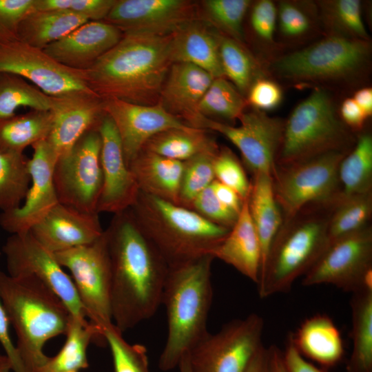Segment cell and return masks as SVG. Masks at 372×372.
<instances>
[{"label":"cell","instance_id":"cell-1","mask_svg":"<svg viewBox=\"0 0 372 372\" xmlns=\"http://www.w3.org/2000/svg\"><path fill=\"white\" fill-rule=\"evenodd\" d=\"M105 232L112 322L123 333L152 318L161 305L169 266L128 209L115 214Z\"/></svg>","mask_w":372,"mask_h":372},{"label":"cell","instance_id":"cell-2","mask_svg":"<svg viewBox=\"0 0 372 372\" xmlns=\"http://www.w3.org/2000/svg\"><path fill=\"white\" fill-rule=\"evenodd\" d=\"M172 34H125L86 70L89 88L103 101L158 104L172 61Z\"/></svg>","mask_w":372,"mask_h":372},{"label":"cell","instance_id":"cell-3","mask_svg":"<svg viewBox=\"0 0 372 372\" xmlns=\"http://www.w3.org/2000/svg\"><path fill=\"white\" fill-rule=\"evenodd\" d=\"M211 256L169 267L161 298L167 314V333L158 366L178 367L182 357L207 333L213 298Z\"/></svg>","mask_w":372,"mask_h":372},{"label":"cell","instance_id":"cell-4","mask_svg":"<svg viewBox=\"0 0 372 372\" xmlns=\"http://www.w3.org/2000/svg\"><path fill=\"white\" fill-rule=\"evenodd\" d=\"M0 299L14 327L16 348L26 372L47 360L45 344L65 335L71 314L63 301L33 276L11 277L0 270Z\"/></svg>","mask_w":372,"mask_h":372},{"label":"cell","instance_id":"cell-5","mask_svg":"<svg viewBox=\"0 0 372 372\" xmlns=\"http://www.w3.org/2000/svg\"><path fill=\"white\" fill-rule=\"evenodd\" d=\"M129 209L169 267L211 256L230 230L191 209L141 192Z\"/></svg>","mask_w":372,"mask_h":372},{"label":"cell","instance_id":"cell-6","mask_svg":"<svg viewBox=\"0 0 372 372\" xmlns=\"http://www.w3.org/2000/svg\"><path fill=\"white\" fill-rule=\"evenodd\" d=\"M331 209L299 212L284 220L261 268L257 283L260 298L287 293L303 276L328 244L327 227Z\"/></svg>","mask_w":372,"mask_h":372},{"label":"cell","instance_id":"cell-7","mask_svg":"<svg viewBox=\"0 0 372 372\" xmlns=\"http://www.w3.org/2000/svg\"><path fill=\"white\" fill-rule=\"evenodd\" d=\"M349 134L338 117L329 94L314 90L285 123L276 166L302 161L332 151H345Z\"/></svg>","mask_w":372,"mask_h":372},{"label":"cell","instance_id":"cell-8","mask_svg":"<svg viewBox=\"0 0 372 372\" xmlns=\"http://www.w3.org/2000/svg\"><path fill=\"white\" fill-rule=\"evenodd\" d=\"M347 152L332 151L290 165L276 166L273 185L283 221L310 205H334L340 193L338 167Z\"/></svg>","mask_w":372,"mask_h":372},{"label":"cell","instance_id":"cell-9","mask_svg":"<svg viewBox=\"0 0 372 372\" xmlns=\"http://www.w3.org/2000/svg\"><path fill=\"white\" fill-rule=\"evenodd\" d=\"M72 274L86 318L102 332L113 324L111 264L105 230L94 242L54 254Z\"/></svg>","mask_w":372,"mask_h":372},{"label":"cell","instance_id":"cell-10","mask_svg":"<svg viewBox=\"0 0 372 372\" xmlns=\"http://www.w3.org/2000/svg\"><path fill=\"white\" fill-rule=\"evenodd\" d=\"M366 40L331 35L275 63L281 76L296 81L338 79L357 72L368 58Z\"/></svg>","mask_w":372,"mask_h":372},{"label":"cell","instance_id":"cell-11","mask_svg":"<svg viewBox=\"0 0 372 372\" xmlns=\"http://www.w3.org/2000/svg\"><path fill=\"white\" fill-rule=\"evenodd\" d=\"M264 319L252 313L208 332L187 353L192 372H245L262 344Z\"/></svg>","mask_w":372,"mask_h":372},{"label":"cell","instance_id":"cell-12","mask_svg":"<svg viewBox=\"0 0 372 372\" xmlns=\"http://www.w3.org/2000/svg\"><path fill=\"white\" fill-rule=\"evenodd\" d=\"M303 276L307 287L331 285L351 293L372 289L371 226L330 242Z\"/></svg>","mask_w":372,"mask_h":372},{"label":"cell","instance_id":"cell-13","mask_svg":"<svg viewBox=\"0 0 372 372\" xmlns=\"http://www.w3.org/2000/svg\"><path fill=\"white\" fill-rule=\"evenodd\" d=\"M101 148L97 127L85 133L58 158L53 181L59 203L83 212H96L103 181Z\"/></svg>","mask_w":372,"mask_h":372},{"label":"cell","instance_id":"cell-14","mask_svg":"<svg viewBox=\"0 0 372 372\" xmlns=\"http://www.w3.org/2000/svg\"><path fill=\"white\" fill-rule=\"evenodd\" d=\"M2 253L8 275L34 276L57 295L72 316L87 320L72 278L64 271L54 254L42 246L30 231L9 236Z\"/></svg>","mask_w":372,"mask_h":372},{"label":"cell","instance_id":"cell-15","mask_svg":"<svg viewBox=\"0 0 372 372\" xmlns=\"http://www.w3.org/2000/svg\"><path fill=\"white\" fill-rule=\"evenodd\" d=\"M239 121L240 125L234 126L204 116L200 128L220 133L231 141L252 176L263 173L273 177L285 122L255 109L245 112Z\"/></svg>","mask_w":372,"mask_h":372},{"label":"cell","instance_id":"cell-16","mask_svg":"<svg viewBox=\"0 0 372 372\" xmlns=\"http://www.w3.org/2000/svg\"><path fill=\"white\" fill-rule=\"evenodd\" d=\"M0 72L20 76L48 96L92 92L86 70L65 67L42 49L18 39L0 42Z\"/></svg>","mask_w":372,"mask_h":372},{"label":"cell","instance_id":"cell-17","mask_svg":"<svg viewBox=\"0 0 372 372\" xmlns=\"http://www.w3.org/2000/svg\"><path fill=\"white\" fill-rule=\"evenodd\" d=\"M197 5L187 0H116L103 20L125 34L169 35L196 21Z\"/></svg>","mask_w":372,"mask_h":372},{"label":"cell","instance_id":"cell-18","mask_svg":"<svg viewBox=\"0 0 372 372\" xmlns=\"http://www.w3.org/2000/svg\"><path fill=\"white\" fill-rule=\"evenodd\" d=\"M29 159L31 183L24 203L19 207L0 214V225L12 234L28 232L59 203L53 172L57 157L46 140L34 144Z\"/></svg>","mask_w":372,"mask_h":372},{"label":"cell","instance_id":"cell-19","mask_svg":"<svg viewBox=\"0 0 372 372\" xmlns=\"http://www.w3.org/2000/svg\"><path fill=\"white\" fill-rule=\"evenodd\" d=\"M98 130L101 138L103 181L96 212L117 214L135 204L140 190L126 163L116 127L105 112L100 121Z\"/></svg>","mask_w":372,"mask_h":372},{"label":"cell","instance_id":"cell-20","mask_svg":"<svg viewBox=\"0 0 372 372\" xmlns=\"http://www.w3.org/2000/svg\"><path fill=\"white\" fill-rule=\"evenodd\" d=\"M50 111L52 124L45 140L57 159L68 152L85 133L97 128L105 114L103 101L90 92L51 96Z\"/></svg>","mask_w":372,"mask_h":372},{"label":"cell","instance_id":"cell-21","mask_svg":"<svg viewBox=\"0 0 372 372\" xmlns=\"http://www.w3.org/2000/svg\"><path fill=\"white\" fill-rule=\"evenodd\" d=\"M103 110L116 127L127 165L153 136L172 128L190 127L158 104L143 105L110 99L103 101Z\"/></svg>","mask_w":372,"mask_h":372},{"label":"cell","instance_id":"cell-22","mask_svg":"<svg viewBox=\"0 0 372 372\" xmlns=\"http://www.w3.org/2000/svg\"><path fill=\"white\" fill-rule=\"evenodd\" d=\"M29 231L42 246L56 254L90 244L104 230L98 213L83 212L59 203Z\"/></svg>","mask_w":372,"mask_h":372},{"label":"cell","instance_id":"cell-23","mask_svg":"<svg viewBox=\"0 0 372 372\" xmlns=\"http://www.w3.org/2000/svg\"><path fill=\"white\" fill-rule=\"evenodd\" d=\"M123 33L103 21H88L43 49L60 64L87 70L114 47Z\"/></svg>","mask_w":372,"mask_h":372},{"label":"cell","instance_id":"cell-24","mask_svg":"<svg viewBox=\"0 0 372 372\" xmlns=\"http://www.w3.org/2000/svg\"><path fill=\"white\" fill-rule=\"evenodd\" d=\"M214 78L187 63H174L163 85L158 104L185 124L200 129L204 116L199 103Z\"/></svg>","mask_w":372,"mask_h":372},{"label":"cell","instance_id":"cell-25","mask_svg":"<svg viewBox=\"0 0 372 372\" xmlns=\"http://www.w3.org/2000/svg\"><path fill=\"white\" fill-rule=\"evenodd\" d=\"M211 256L231 265L257 285L262 251L249 214L247 198L242 204L236 223L212 251Z\"/></svg>","mask_w":372,"mask_h":372},{"label":"cell","instance_id":"cell-26","mask_svg":"<svg viewBox=\"0 0 372 372\" xmlns=\"http://www.w3.org/2000/svg\"><path fill=\"white\" fill-rule=\"evenodd\" d=\"M184 163L141 150L128 164L140 192L179 205Z\"/></svg>","mask_w":372,"mask_h":372},{"label":"cell","instance_id":"cell-27","mask_svg":"<svg viewBox=\"0 0 372 372\" xmlns=\"http://www.w3.org/2000/svg\"><path fill=\"white\" fill-rule=\"evenodd\" d=\"M289 339L304 358L325 367L335 365L344 355L341 333L326 314L318 313L304 320Z\"/></svg>","mask_w":372,"mask_h":372},{"label":"cell","instance_id":"cell-28","mask_svg":"<svg viewBox=\"0 0 372 372\" xmlns=\"http://www.w3.org/2000/svg\"><path fill=\"white\" fill-rule=\"evenodd\" d=\"M170 53L173 63H190L207 72L214 78L225 77L216 34L196 21L172 34Z\"/></svg>","mask_w":372,"mask_h":372},{"label":"cell","instance_id":"cell-29","mask_svg":"<svg viewBox=\"0 0 372 372\" xmlns=\"http://www.w3.org/2000/svg\"><path fill=\"white\" fill-rule=\"evenodd\" d=\"M250 181L247 203L260 244L262 268L271 245L283 223V217L275 197L272 176L259 173L253 175Z\"/></svg>","mask_w":372,"mask_h":372},{"label":"cell","instance_id":"cell-30","mask_svg":"<svg viewBox=\"0 0 372 372\" xmlns=\"http://www.w3.org/2000/svg\"><path fill=\"white\" fill-rule=\"evenodd\" d=\"M65 344L34 372H79L88 367L87 351L92 341H105L102 331L87 320L71 316ZM106 343V342H105Z\"/></svg>","mask_w":372,"mask_h":372},{"label":"cell","instance_id":"cell-31","mask_svg":"<svg viewBox=\"0 0 372 372\" xmlns=\"http://www.w3.org/2000/svg\"><path fill=\"white\" fill-rule=\"evenodd\" d=\"M88 21L85 17L60 10H37L29 13L17 30V39L43 50Z\"/></svg>","mask_w":372,"mask_h":372},{"label":"cell","instance_id":"cell-32","mask_svg":"<svg viewBox=\"0 0 372 372\" xmlns=\"http://www.w3.org/2000/svg\"><path fill=\"white\" fill-rule=\"evenodd\" d=\"M353 348L345 372H372V289L352 293Z\"/></svg>","mask_w":372,"mask_h":372},{"label":"cell","instance_id":"cell-33","mask_svg":"<svg viewBox=\"0 0 372 372\" xmlns=\"http://www.w3.org/2000/svg\"><path fill=\"white\" fill-rule=\"evenodd\" d=\"M219 149L207 130L187 127L172 128L153 136L142 150L185 162L206 152Z\"/></svg>","mask_w":372,"mask_h":372},{"label":"cell","instance_id":"cell-34","mask_svg":"<svg viewBox=\"0 0 372 372\" xmlns=\"http://www.w3.org/2000/svg\"><path fill=\"white\" fill-rule=\"evenodd\" d=\"M52 124L50 110H32L0 121V150L23 153L27 147L48 138Z\"/></svg>","mask_w":372,"mask_h":372},{"label":"cell","instance_id":"cell-35","mask_svg":"<svg viewBox=\"0 0 372 372\" xmlns=\"http://www.w3.org/2000/svg\"><path fill=\"white\" fill-rule=\"evenodd\" d=\"M338 178L340 186L339 198L371 192L372 136L360 135L353 149L347 153L340 163Z\"/></svg>","mask_w":372,"mask_h":372},{"label":"cell","instance_id":"cell-36","mask_svg":"<svg viewBox=\"0 0 372 372\" xmlns=\"http://www.w3.org/2000/svg\"><path fill=\"white\" fill-rule=\"evenodd\" d=\"M31 183L29 158L23 153L0 150V209L19 207Z\"/></svg>","mask_w":372,"mask_h":372},{"label":"cell","instance_id":"cell-37","mask_svg":"<svg viewBox=\"0 0 372 372\" xmlns=\"http://www.w3.org/2000/svg\"><path fill=\"white\" fill-rule=\"evenodd\" d=\"M372 192L340 198L332 207L327 227V245L369 225Z\"/></svg>","mask_w":372,"mask_h":372},{"label":"cell","instance_id":"cell-38","mask_svg":"<svg viewBox=\"0 0 372 372\" xmlns=\"http://www.w3.org/2000/svg\"><path fill=\"white\" fill-rule=\"evenodd\" d=\"M20 107L50 110L51 96L20 76L0 72V121L14 116Z\"/></svg>","mask_w":372,"mask_h":372},{"label":"cell","instance_id":"cell-39","mask_svg":"<svg viewBox=\"0 0 372 372\" xmlns=\"http://www.w3.org/2000/svg\"><path fill=\"white\" fill-rule=\"evenodd\" d=\"M247 101L225 77L214 78L198 105L205 117L222 118L229 121L239 120L245 112Z\"/></svg>","mask_w":372,"mask_h":372},{"label":"cell","instance_id":"cell-40","mask_svg":"<svg viewBox=\"0 0 372 372\" xmlns=\"http://www.w3.org/2000/svg\"><path fill=\"white\" fill-rule=\"evenodd\" d=\"M216 37L224 76L241 94L248 92L256 72L253 59L238 41L219 34Z\"/></svg>","mask_w":372,"mask_h":372},{"label":"cell","instance_id":"cell-41","mask_svg":"<svg viewBox=\"0 0 372 372\" xmlns=\"http://www.w3.org/2000/svg\"><path fill=\"white\" fill-rule=\"evenodd\" d=\"M218 151L201 153L183 162L179 205L190 209L195 197L215 180L214 161Z\"/></svg>","mask_w":372,"mask_h":372},{"label":"cell","instance_id":"cell-42","mask_svg":"<svg viewBox=\"0 0 372 372\" xmlns=\"http://www.w3.org/2000/svg\"><path fill=\"white\" fill-rule=\"evenodd\" d=\"M103 335L110 349L114 372H149L144 345L127 342L114 324L104 329Z\"/></svg>","mask_w":372,"mask_h":372},{"label":"cell","instance_id":"cell-43","mask_svg":"<svg viewBox=\"0 0 372 372\" xmlns=\"http://www.w3.org/2000/svg\"><path fill=\"white\" fill-rule=\"evenodd\" d=\"M202 4L206 17L214 25L239 43L242 41V21L250 1L206 0Z\"/></svg>","mask_w":372,"mask_h":372},{"label":"cell","instance_id":"cell-44","mask_svg":"<svg viewBox=\"0 0 372 372\" xmlns=\"http://www.w3.org/2000/svg\"><path fill=\"white\" fill-rule=\"evenodd\" d=\"M214 173L216 180L234 189L242 200L247 198L251 181L240 162L229 148L219 149L214 161Z\"/></svg>","mask_w":372,"mask_h":372},{"label":"cell","instance_id":"cell-45","mask_svg":"<svg viewBox=\"0 0 372 372\" xmlns=\"http://www.w3.org/2000/svg\"><path fill=\"white\" fill-rule=\"evenodd\" d=\"M116 0H35L37 10H60L82 16L88 21H103Z\"/></svg>","mask_w":372,"mask_h":372},{"label":"cell","instance_id":"cell-46","mask_svg":"<svg viewBox=\"0 0 372 372\" xmlns=\"http://www.w3.org/2000/svg\"><path fill=\"white\" fill-rule=\"evenodd\" d=\"M327 12L340 28L353 38L366 40L368 35L361 15V3L358 0H337L326 3Z\"/></svg>","mask_w":372,"mask_h":372},{"label":"cell","instance_id":"cell-47","mask_svg":"<svg viewBox=\"0 0 372 372\" xmlns=\"http://www.w3.org/2000/svg\"><path fill=\"white\" fill-rule=\"evenodd\" d=\"M190 209L209 221L229 229L238 216L217 198L211 185L195 197Z\"/></svg>","mask_w":372,"mask_h":372},{"label":"cell","instance_id":"cell-48","mask_svg":"<svg viewBox=\"0 0 372 372\" xmlns=\"http://www.w3.org/2000/svg\"><path fill=\"white\" fill-rule=\"evenodd\" d=\"M35 0H0V42L17 39L19 24L34 11Z\"/></svg>","mask_w":372,"mask_h":372},{"label":"cell","instance_id":"cell-49","mask_svg":"<svg viewBox=\"0 0 372 372\" xmlns=\"http://www.w3.org/2000/svg\"><path fill=\"white\" fill-rule=\"evenodd\" d=\"M282 90L275 82L268 79H258L248 90L247 101L255 110L262 112L276 107L281 102Z\"/></svg>","mask_w":372,"mask_h":372},{"label":"cell","instance_id":"cell-50","mask_svg":"<svg viewBox=\"0 0 372 372\" xmlns=\"http://www.w3.org/2000/svg\"><path fill=\"white\" fill-rule=\"evenodd\" d=\"M277 13L271 1L261 0L254 4L251 13V24L255 33L263 41H273Z\"/></svg>","mask_w":372,"mask_h":372},{"label":"cell","instance_id":"cell-51","mask_svg":"<svg viewBox=\"0 0 372 372\" xmlns=\"http://www.w3.org/2000/svg\"><path fill=\"white\" fill-rule=\"evenodd\" d=\"M278 14L280 30L286 36H302L310 28V21L307 14L292 3H280Z\"/></svg>","mask_w":372,"mask_h":372},{"label":"cell","instance_id":"cell-52","mask_svg":"<svg viewBox=\"0 0 372 372\" xmlns=\"http://www.w3.org/2000/svg\"><path fill=\"white\" fill-rule=\"evenodd\" d=\"M10 321L0 299V344L9 358L13 372H26L10 334Z\"/></svg>","mask_w":372,"mask_h":372},{"label":"cell","instance_id":"cell-53","mask_svg":"<svg viewBox=\"0 0 372 372\" xmlns=\"http://www.w3.org/2000/svg\"><path fill=\"white\" fill-rule=\"evenodd\" d=\"M282 355L287 372H324L304 358L289 338Z\"/></svg>","mask_w":372,"mask_h":372},{"label":"cell","instance_id":"cell-54","mask_svg":"<svg viewBox=\"0 0 372 372\" xmlns=\"http://www.w3.org/2000/svg\"><path fill=\"white\" fill-rule=\"evenodd\" d=\"M211 186L217 198L228 209L239 214L245 200L234 189L214 180Z\"/></svg>","mask_w":372,"mask_h":372},{"label":"cell","instance_id":"cell-55","mask_svg":"<svg viewBox=\"0 0 372 372\" xmlns=\"http://www.w3.org/2000/svg\"><path fill=\"white\" fill-rule=\"evenodd\" d=\"M340 114L343 121L355 130L361 129L367 118L353 98H347L342 102Z\"/></svg>","mask_w":372,"mask_h":372},{"label":"cell","instance_id":"cell-56","mask_svg":"<svg viewBox=\"0 0 372 372\" xmlns=\"http://www.w3.org/2000/svg\"><path fill=\"white\" fill-rule=\"evenodd\" d=\"M245 372H271L269 347L262 344L252 357Z\"/></svg>","mask_w":372,"mask_h":372},{"label":"cell","instance_id":"cell-57","mask_svg":"<svg viewBox=\"0 0 372 372\" xmlns=\"http://www.w3.org/2000/svg\"><path fill=\"white\" fill-rule=\"evenodd\" d=\"M360 109L368 118L372 114V90L364 87L358 90L353 97Z\"/></svg>","mask_w":372,"mask_h":372},{"label":"cell","instance_id":"cell-58","mask_svg":"<svg viewBox=\"0 0 372 372\" xmlns=\"http://www.w3.org/2000/svg\"><path fill=\"white\" fill-rule=\"evenodd\" d=\"M269 347L271 372H287L284 364L282 352L276 346Z\"/></svg>","mask_w":372,"mask_h":372},{"label":"cell","instance_id":"cell-59","mask_svg":"<svg viewBox=\"0 0 372 372\" xmlns=\"http://www.w3.org/2000/svg\"><path fill=\"white\" fill-rule=\"evenodd\" d=\"M12 368L9 358L0 353V372H12Z\"/></svg>","mask_w":372,"mask_h":372},{"label":"cell","instance_id":"cell-60","mask_svg":"<svg viewBox=\"0 0 372 372\" xmlns=\"http://www.w3.org/2000/svg\"><path fill=\"white\" fill-rule=\"evenodd\" d=\"M178 367L180 372H192L189 365L187 353L182 357Z\"/></svg>","mask_w":372,"mask_h":372},{"label":"cell","instance_id":"cell-61","mask_svg":"<svg viewBox=\"0 0 372 372\" xmlns=\"http://www.w3.org/2000/svg\"><path fill=\"white\" fill-rule=\"evenodd\" d=\"M1 252L0 251V256H1Z\"/></svg>","mask_w":372,"mask_h":372}]
</instances>
